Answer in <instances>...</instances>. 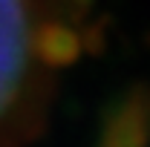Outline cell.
Masks as SVG:
<instances>
[{"label":"cell","mask_w":150,"mask_h":147,"mask_svg":"<svg viewBox=\"0 0 150 147\" xmlns=\"http://www.w3.org/2000/svg\"><path fill=\"white\" fill-rule=\"evenodd\" d=\"M64 64V0H0V147L35 141Z\"/></svg>","instance_id":"6da1fadb"}]
</instances>
